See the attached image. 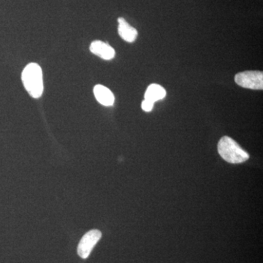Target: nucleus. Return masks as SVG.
<instances>
[{"mask_svg":"<svg viewBox=\"0 0 263 263\" xmlns=\"http://www.w3.org/2000/svg\"><path fill=\"white\" fill-rule=\"evenodd\" d=\"M22 82L26 90L33 98H41L43 92L42 69L37 63L26 66L22 75Z\"/></svg>","mask_w":263,"mask_h":263,"instance_id":"obj_1","label":"nucleus"},{"mask_svg":"<svg viewBox=\"0 0 263 263\" xmlns=\"http://www.w3.org/2000/svg\"><path fill=\"white\" fill-rule=\"evenodd\" d=\"M218 152L223 160L231 164H239L249 159V154L233 138L224 136L218 143Z\"/></svg>","mask_w":263,"mask_h":263,"instance_id":"obj_2","label":"nucleus"},{"mask_svg":"<svg viewBox=\"0 0 263 263\" xmlns=\"http://www.w3.org/2000/svg\"><path fill=\"white\" fill-rule=\"evenodd\" d=\"M235 81L238 86L246 89H263V73L262 71L249 70L239 72L235 76Z\"/></svg>","mask_w":263,"mask_h":263,"instance_id":"obj_3","label":"nucleus"},{"mask_svg":"<svg viewBox=\"0 0 263 263\" xmlns=\"http://www.w3.org/2000/svg\"><path fill=\"white\" fill-rule=\"evenodd\" d=\"M101 237V232L98 230H91L82 237L78 247V254L81 258L86 259L89 257L95 246L98 243Z\"/></svg>","mask_w":263,"mask_h":263,"instance_id":"obj_4","label":"nucleus"},{"mask_svg":"<svg viewBox=\"0 0 263 263\" xmlns=\"http://www.w3.org/2000/svg\"><path fill=\"white\" fill-rule=\"evenodd\" d=\"M90 51L105 60H112L116 55L115 50L110 45L100 41H95L91 43Z\"/></svg>","mask_w":263,"mask_h":263,"instance_id":"obj_5","label":"nucleus"},{"mask_svg":"<svg viewBox=\"0 0 263 263\" xmlns=\"http://www.w3.org/2000/svg\"><path fill=\"white\" fill-rule=\"evenodd\" d=\"M118 23H119L118 32L119 36L128 43L134 42L138 37V34L136 29L129 25L124 18H118Z\"/></svg>","mask_w":263,"mask_h":263,"instance_id":"obj_6","label":"nucleus"},{"mask_svg":"<svg viewBox=\"0 0 263 263\" xmlns=\"http://www.w3.org/2000/svg\"><path fill=\"white\" fill-rule=\"evenodd\" d=\"M94 95L99 103L104 106H112L115 102L113 92L103 85H96L95 86Z\"/></svg>","mask_w":263,"mask_h":263,"instance_id":"obj_7","label":"nucleus"},{"mask_svg":"<svg viewBox=\"0 0 263 263\" xmlns=\"http://www.w3.org/2000/svg\"><path fill=\"white\" fill-rule=\"evenodd\" d=\"M166 92L165 89L162 86L159 84H151L146 89L145 93V99L149 100L152 103H156L159 100H162L165 98Z\"/></svg>","mask_w":263,"mask_h":263,"instance_id":"obj_8","label":"nucleus"},{"mask_svg":"<svg viewBox=\"0 0 263 263\" xmlns=\"http://www.w3.org/2000/svg\"><path fill=\"white\" fill-rule=\"evenodd\" d=\"M141 108L144 111L150 112L152 111V109L154 108V103L149 101V100L145 99L141 104Z\"/></svg>","mask_w":263,"mask_h":263,"instance_id":"obj_9","label":"nucleus"}]
</instances>
